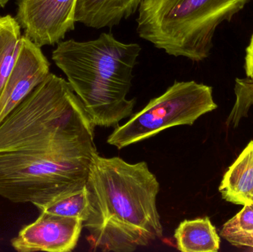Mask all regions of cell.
<instances>
[{
  "label": "cell",
  "mask_w": 253,
  "mask_h": 252,
  "mask_svg": "<svg viewBox=\"0 0 253 252\" xmlns=\"http://www.w3.org/2000/svg\"><path fill=\"white\" fill-rule=\"evenodd\" d=\"M95 127L69 83L50 72L0 124V196L39 209L85 187Z\"/></svg>",
  "instance_id": "1"
},
{
  "label": "cell",
  "mask_w": 253,
  "mask_h": 252,
  "mask_svg": "<svg viewBox=\"0 0 253 252\" xmlns=\"http://www.w3.org/2000/svg\"><path fill=\"white\" fill-rule=\"evenodd\" d=\"M85 186L90 210L83 226L91 250L132 252L163 236L160 185L145 161L130 164L97 152Z\"/></svg>",
  "instance_id": "2"
},
{
  "label": "cell",
  "mask_w": 253,
  "mask_h": 252,
  "mask_svg": "<svg viewBox=\"0 0 253 252\" xmlns=\"http://www.w3.org/2000/svg\"><path fill=\"white\" fill-rule=\"evenodd\" d=\"M141 50L136 43L122 42L111 33H102L90 41H59L52 59L93 124L117 128L133 112L135 99L126 96Z\"/></svg>",
  "instance_id": "3"
},
{
  "label": "cell",
  "mask_w": 253,
  "mask_h": 252,
  "mask_svg": "<svg viewBox=\"0 0 253 252\" xmlns=\"http://www.w3.org/2000/svg\"><path fill=\"white\" fill-rule=\"evenodd\" d=\"M251 0H142L138 36L175 57L194 62L211 54L215 31Z\"/></svg>",
  "instance_id": "4"
},
{
  "label": "cell",
  "mask_w": 253,
  "mask_h": 252,
  "mask_svg": "<svg viewBox=\"0 0 253 252\" xmlns=\"http://www.w3.org/2000/svg\"><path fill=\"white\" fill-rule=\"evenodd\" d=\"M218 108L212 88L194 81H175L130 119L115 128L108 143L122 149L175 126L193 125L205 114Z\"/></svg>",
  "instance_id": "5"
},
{
  "label": "cell",
  "mask_w": 253,
  "mask_h": 252,
  "mask_svg": "<svg viewBox=\"0 0 253 252\" xmlns=\"http://www.w3.org/2000/svg\"><path fill=\"white\" fill-rule=\"evenodd\" d=\"M77 0H19L16 19L39 47L58 44L75 28Z\"/></svg>",
  "instance_id": "6"
},
{
  "label": "cell",
  "mask_w": 253,
  "mask_h": 252,
  "mask_svg": "<svg viewBox=\"0 0 253 252\" xmlns=\"http://www.w3.org/2000/svg\"><path fill=\"white\" fill-rule=\"evenodd\" d=\"M83 226L80 219L41 212L38 218L24 226L10 243L19 252H72Z\"/></svg>",
  "instance_id": "7"
},
{
  "label": "cell",
  "mask_w": 253,
  "mask_h": 252,
  "mask_svg": "<svg viewBox=\"0 0 253 252\" xmlns=\"http://www.w3.org/2000/svg\"><path fill=\"white\" fill-rule=\"evenodd\" d=\"M50 73L41 48L23 35L20 53L0 96V124Z\"/></svg>",
  "instance_id": "8"
},
{
  "label": "cell",
  "mask_w": 253,
  "mask_h": 252,
  "mask_svg": "<svg viewBox=\"0 0 253 252\" xmlns=\"http://www.w3.org/2000/svg\"><path fill=\"white\" fill-rule=\"evenodd\" d=\"M218 190L227 202L243 206L253 204V140L229 167Z\"/></svg>",
  "instance_id": "9"
},
{
  "label": "cell",
  "mask_w": 253,
  "mask_h": 252,
  "mask_svg": "<svg viewBox=\"0 0 253 252\" xmlns=\"http://www.w3.org/2000/svg\"><path fill=\"white\" fill-rule=\"evenodd\" d=\"M177 249L182 252H217L220 237L208 217L181 222L174 234Z\"/></svg>",
  "instance_id": "10"
},
{
  "label": "cell",
  "mask_w": 253,
  "mask_h": 252,
  "mask_svg": "<svg viewBox=\"0 0 253 252\" xmlns=\"http://www.w3.org/2000/svg\"><path fill=\"white\" fill-rule=\"evenodd\" d=\"M21 28L13 16H0V96L20 53Z\"/></svg>",
  "instance_id": "11"
},
{
  "label": "cell",
  "mask_w": 253,
  "mask_h": 252,
  "mask_svg": "<svg viewBox=\"0 0 253 252\" xmlns=\"http://www.w3.org/2000/svg\"><path fill=\"white\" fill-rule=\"evenodd\" d=\"M220 235L237 248L253 250V204L244 206L237 215L226 222Z\"/></svg>",
  "instance_id": "12"
},
{
  "label": "cell",
  "mask_w": 253,
  "mask_h": 252,
  "mask_svg": "<svg viewBox=\"0 0 253 252\" xmlns=\"http://www.w3.org/2000/svg\"><path fill=\"white\" fill-rule=\"evenodd\" d=\"M39 210L64 217H75L84 222L88 217L90 210L86 186L81 190L56 200Z\"/></svg>",
  "instance_id": "13"
},
{
  "label": "cell",
  "mask_w": 253,
  "mask_h": 252,
  "mask_svg": "<svg viewBox=\"0 0 253 252\" xmlns=\"http://www.w3.org/2000/svg\"><path fill=\"white\" fill-rule=\"evenodd\" d=\"M236 103L227 119L228 125L237 126L240 120L246 116L248 110L253 105V83L251 79L236 78L235 85Z\"/></svg>",
  "instance_id": "14"
},
{
  "label": "cell",
  "mask_w": 253,
  "mask_h": 252,
  "mask_svg": "<svg viewBox=\"0 0 253 252\" xmlns=\"http://www.w3.org/2000/svg\"><path fill=\"white\" fill-rule=\"evenodd\" d=\"M244 68H245L247 78L251 79L253 83V34L251 36L249 45L246 48Z\"/></svg>",
  "instance_id": "15"
},
{
  "label": "cell",
  "mask_w": 253,
  "mask_h": 252,
  "mask_svg": "<svg viewBox=\"0 0 253 252\" xmlns=\"http://www.w3.org/2000/svg\"><path fill=\"white\" fill-rule=\"evenodd\" d=\"M8 1L9 0H0V7H4Z\"/></svg>",
  "instance_id": "16"
}]
</instances>
